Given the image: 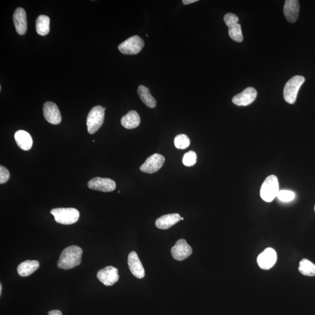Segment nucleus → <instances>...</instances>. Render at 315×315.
I'll return each mask as SVG.
<instances>
[{"label": "nucleus", "mask_w": 315, "mask_h": 315, "mask_svg": "<svg viewBox=\"0 0 315 315\" xmlns=\"http://www.w3.org/2000/svg\"><path fill=\"white\" fill-rule=\"evenodd\" d=\"M10 172L4 166H0V184L6 183L10 179Z\"/></svg>", "instance_id": "cd10ccee"}, {"label": "nucleus", "mask_w": 315, "mask_h": 315, "mask_svg": "<svg viewBox=\"0 0 315 315\" xmlns=\"http://www.w3.org/2000/svg\"><path fill=\"white\" fill-rule=\"evenodd\" d=\"M15 140L20 149L28 151L33 145V140L29 133L24 131H18L15 134Z\"/></svg>", "instance_id": "6ab92c4d"}, {"label": "nucleus", "mask_w": 315, "mask_h": 315, "mask_svg": "<svg viewBox=\"0 0 315 315\" xmlns=\"http://www.w3.org/2000/svg\"><path fill=\"white\" fill-rule=\"evenodd\" d=\"M181 220V216L179 214H169L161 216L156 220L155 225L159 229L167 230Z\"/></svg>", "instance_id": "a211bd4d"}, {"label": "nucleus", "mask_w": 315, "mask_h": 315, "mask_svg": "<svg viewBox=\"0 0 315 315\" xmlns=\"http://www.w3.org/2000/svg\"><path fill=\"white\" fill-rule=\"evenodd\" d=\"M174 144L176 148L184 149L189 147L190 140L186 135L179 134L175 138Z\"/></svg>", "instance_id": "393cba45"}, {"label": "nucleus", "mask_w": 315, "mask_h": 315, "mask_svg": "<svg viewBox=\"0 0 315 315\" xmlns=\"http://www.w3.org/2000/svg\"><path fill=\"white\" fill-rule=\"evenodd\" d=\"M128 265L133 275L141 279L145 276V271L137 254L135 251H132L128 256Z\"/></svg>", "instance_id": "2eb2a0df"}, {"label": "nucleus", "mask_w": 315, "mask_h": 315, "mask_svg": "<svg viewBox=\"0 0 315 315\" xmlns=\"http://www.w3.org/2000/svg\"></svg>", "instance_id": "473e14b6"}, {"label": "nucleus", "mask_w": 315, "mask_h": 315, "mask_svg": "<svg viewBox=\"0 0 315 315\" xmlns=\"http://www.w3.org/2000/svg\"><path fill=\"white\" fill-rule=\"evenodd\" d=\"M48 315H62V313L59 310H53L49 312Z\"/></svg>", "instance_id": "c85d7f7f"}, {"label": "nucleus", "mask_w": 315, "mask_h": 315, "mask_svg": "<svg viewBox=\"0 0 315 315\" xmlns=\"http://www.w3.org/2000/svg\"><path fill=\"white\" fill-rule=\"evenodd\" d=\"M137 93L142 102L150 108H154L157 102L150 93L149 89L144 85H140L137 89Z\"/></svg>", "instance_id": "4be33fe9"}, {"label": "nucleus", "mask_w": 315, "mask_h": 315, "mask_svg": "<svg viewBox=\"0 0 315 315\" xmlns=\"http://www.w3.org/2000/svg\"><path fill=\"white\" fill-rule=\"evenodd\" d=\"M140 116L135 111H130L128 114L124 115L121 119V125L127 129L136 128L140 125Z\"/></svg>", "instance_id": "aec40b11"}, {"label": "nucleus", "mask_w": 315, "mask_h": 315, "mask_svg": "<svg viewBox=\"0 0 315 315\" xmlns=\"http://www.w3.org/2000/svg\"><path fill=\"white\" fill-rule=\"evenodd\" d=\"M43 116L45 119L52 124H59L62 121V116L56 103L47 102L43 105Z\"/></svg>", "instance_id": "ddd939ff"}, {"label": "nucleus", "mask_w": 315, "mask_h": 315, "mask_svg": "<svg viewBox=\"0 0 315 315\" xmlns=\"http://www.w3.org/2000/svg\"><path fill=\"white\" fill-rule=\"evenodd\" d=\"M276 251L273 248H268L260 254L257 259L259 266L264 270H269L277 262Z\"/></svg>", "instance_id": "9d476101"}, {"label": "nucleus", "mask_w": 315, "mask_h": 315, "mask_svg": "<svg viewBox=\"0 0 315 315\" xmlns=\"http://www.w3.org/2000/svg\"><path fill=\"white\" fill-rule=\"evenodd\" d=\"M13 21L16 30L20 35H24L27 30V14L22 8H18L13 16Z\"/></svg>", "instance_id": "dca6fc26"}, {"label": "nucleus", "mask_w": 315, "mask_h": 315, "mask_svg": "<svg viewBox=\"0 0 315 315\" xmlns=\"http://www.w3.org/2000/svg\"><path fill=\"white\" fill-rule=\"evenodd\" d=\"M82 249L78 246H70L63 250L57 263L61 269L69 270L78 266L82 263Z\"/></svg>", "instance_id": "f257e3e1"}, {"label": "nucleus", "mask_w": 315, "mask_h": 315, "mask_svg": "<svg viewBox=\"0 0 315 315\" xmlns=\"http://www.w3.org/2000/svg\"><path fill=\"white\" fill-rule=\"evenodd\" d=\"M305 78L300 76H296L286 83L284 86L283 95L286 102L290 104L296 102L298 93L303 83L305 82Z\"/></svg>", "instance_id": "20e7f679"}, {"label": "nucleus", "mask_w": 315, "mask_h": 315, "mask_svg": "<svg viewBox=\"0 0 315 315\" xmlns=\"http://www.w3.org/2000/svg\"><path fill=\"white\" fill-rule=\"evenodd\" d=\"M104 118L105 110L102 106H95L91 110L86 120V125L89 134H94L100 128L103 123Z\"/></svg>", "instance_id": "39448f33"}, {"label": "nucleus", "mask_w": 315, "mask_h": 315, "mask_svg": "<svg viewBox=\"0 0 315 315\" xmlns=\"http://www.w3.org/2000/svg\"><path fill=\"white\" fill-rule=\"evenodd\" d=\"M165 157L163 155L155 154L147 159L145 163L140 166L141 172L147 173H154L160 170L164 164Z\"/></svg>", "instance_id": "f8f14e48"}, {"label": "nucleus", "mask_w": 315, "mask_h": 315, "mask_svg": "<svg viewBox=\"0 0 315 315\" xmlns=\"http://www.w3.org/2000/svg\"><path fill=\"white\" fill-rule=\"evenodd\" d=\"M197 161V155L193 151L187 152L183 156V163L185 166H195Z\"/></svg>", "instance_id": "a878e982"}, {"label": "nucleus", "mask_w": 315, "mask_h": 315, "mask_svg": "<svg viewBox=\"0 0 315 315\" xmlns=\"http://www.w3.org/2000/svg\"><path fill=\"white\" fill-rule=\"evenodd\" d=\"M50 18L46 16H40L36 21L37 33L41 36H45L50 31Z\"/></svg>", "instance_id": "5701e85b"}, {"label": "nucleus", "mask_w": 315, "mask_h": 315, "mask_svg": "<svg viewBox=\"0 0 315 315\" xmlns=\"http://www.w3.org/2000/svg\"><path fill=\"white\" fill-rule=\"evenodd\" d=\"M295 193L289 190H280L277 195L280 200L284 202H289L293 200L295 198Z\"/></svg>", "instance_id": "bb28decb"}, {"label": "nucleus", "mask_w": 315, "mask_h": 315, "mask_svg": "<svg viewBox=\"0 0 315 315\" xmlns=\"http://www.w3.org/2000/svg\"><path fill=\"white\" fill-rule=\"evenodd\" d=\"M298 270L303 275L315 276V265L308 259H303L299 262Z\"/></svg>", "instance_id": "b1692460"}, {"label": "nucleus", "mask_w": 315, "mask_h": 315, "mask_svg": "<svg viewBox=\"0 0 315 315\" xmlns=\"http://www.w3.org/2000/svg\"><path fill=\"white\" fill-rule=\"evenodd\" d=\"M280 191L278 179L275 175H270L265 179L261 189V197L265 201L271 202L277 197Z\"/></svg>", "instance_id": "7ed1b4c3"}, {"label": "nucleus", "mask_w": 315, "mask_h": 315, "mask_svg": "<svg viewBox=\"0 0 315 315\" xmlns=\"http://www.w3.org/2000/svg\"><path fill=\"white\" fill-rule=\"evenodd\" d=\"M184 218L183 217H181V220H183Z\"/></svg>", "instance_id": "2f4dec72"}, {"label": "nucleus", "mask_w": 315, "mask_h": 315, "mask_svg": "<svg viewBox=\"0 0 315 315\" xmlns=\"http://www.w3.org/2000/svg\"><path fill=\"white\" fill-rule=\"evenodd\" d=\"M88 186L89 189L97 191L110 192L116 189V184L112 179L97 177L88 182Z\"/></svg>", "instance_id": "6e6552de"}, {"label": "nucleus", "mask_w": 315, "mask_h": 315, "mask_svg": "<svg viewBox=\"0 0 315 315\" xmlns=\"http://www.w3.org/2000/svg\"><path fill=\"white\" fill-rule=\"evenodd\" d=\"M299 3L297 0H286L284 6V14L286 19L294 23L298 18Z\"/></svg>", "instance_id": "f3484780"}, {"label": "nucleus", "mask_w": 315, "mask_h": 315, "mask_svg": "<svg viewBox=\"0 0 315 315\" xmlns=\"http://www.w3.org/2000/svg\"><path fill=\"white\" fill-rule=\"evenodd\" d=\"M97 278L106 286L113 285L119 279L117 268L111 265L102 268L98 271Z\"/></svg>", "instance_id": "9b49d317"}, {"label": "nucleus", "mask_w": 315, "mask_h": 315, "mask_svg": "<svg viewBox=\"0 0 315 315\" xmlns=\"http://www.w3.org/2000/svg\"><path fill=\"white\" fill-rule=\"evenodd\" d=\"M192 251L191 247L184 239H179L171 249L173 259L178 261H182L189 258L192 255Z\"/></svg>", "instance_id": "1a4fd4ad"}, {"label": "nucleus", "mask_w": 315, "mask_h": 315, "mask_svg": "<svg viewBox=\"0 0 315 315\" xmlns=\"http://www.w3.org/2000/svg\"><path fill=\"white\" fill-rule=\"evenodd\" d=\"M2 293V285L0 284V295H1Z\"/></svg>", "instance_id": "7c9ffc66"}, {"label": "nucleus", "mask_w": 315, "mask_h": 315, "mask_svg": "<svg viewBox=\"0 0 315 315\" xmlns=\"http://www.w3.org/2000/svg\"><path fill=\"white\" fill-rule=\"evenodd\" d=\"M257 97V91L252 87L246 88L241 93L232 98V102L238 106H248L252 103Z\"/></svg>", "instance_id": "4468645a"}, {"label": "nucleus", "mask_w": 315, "mask_h": 315, "mask_svg": "<svg viewBox=\"0 0 315 315\" xmlns=\"http://www.w3.org/2000/svg\"><path fill=\"white\" fill-rule=\"evenodd\" d=\"M144 47V40L140 36L135 35L121 43L118 48L123 54L133 55L139 53Z\"/></svg>", "instance_id": "0eeeda50"}, {"label": "nucleus", "mask_w": 315, "mask_h": 315, "mask_svg": "<svg viewBox=\"0 0 315 315\" xmlns=\"http://www.w3.org/2000/svg\"><path fill=\"white\" fill-rule=\"evenodd\" d=\"M197 1H198V0H183L182 2H183V4L188 5Z\"/></svg>", "instance_id": "c756f323"}, {"label": "nucleus", "mask_w": 315, "mask_h": 315, "mask_svg": "<svg viewBox=\"0 0 315 315\" xmlns=\"http://www.w3.org/2000/svg\"><path fill=\"white\" fill-rule=\"evenodd\" d=\"M39 263L37 261H26L19 264L17 271L21 277H27L31 275L34 271L38 269Z\"/></svg>", "instance_id": "412c9836"}, {"label": "nucleus", "mask_w": 315, "mask_h": 315, "mask_svg": "<svg viewBox=\"0 0 315 315\" xmlns=\"http://www.w3.org/2000/svg\"><path fill=\"white\" fill-rule=\"evenodd\" d=\"M224 20L228 27V33L231 38L236 42H242L244 37L241 26L238 24V17L235 14L228 13L224 16Z\"/></svg>", "instance_id": "423d86ee"}, {"label": "nucleus", "mask_w": 315, "mask_h": 315, "mask_svg": "<svg viewBox=\"0 0 315 315\" xmlns=\"http://www.w3.org/2000/svg\"><path fill=\"white\" fill-rule=\"evenodd\" d=\"M55 221L63 225H71L79 221L80 213L74 208H57L51 210Z\"/></svg>", "instance_id": "f03ea898"}]
</instances>
